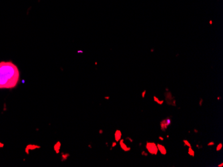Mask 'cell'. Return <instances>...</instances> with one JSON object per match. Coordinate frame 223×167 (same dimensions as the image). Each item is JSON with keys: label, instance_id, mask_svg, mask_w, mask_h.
Returning <instances> with one entry per match:
<instances>
[{"label": "cell", "instance_id": "6da1fadb", "mask_svg": "<svg viewBox=\"0 0 223 167\" xmlns=\"http://www.w3.org/2000/svg\"><path fill=\"white\" fill-rule=\"evenodd\" d=\"M20 79L17 67L12 61L0 62V89H12Z\"/></svg>", "mask_w": 223, "mask_h": 167}, {"label": "cell", "instance_id": "5bb4252c", "mask_svg": "<svg viewBox=\"0 0 223 167\" xmlns=\"http://www.w3.org/2000/svg\"><path fill=\"white\" fill-rule=\"evenodd\" d=\"M142 154L143 155H144V156H147V155H148V154H147V153H145V152H144V151L142 152Z\"/></svg>", "mask_w": 223, "mask_h": 167}, {"label": "cell", "instance_id": "277c9868", "mask_svg": "<svg viewBox=\"0 0 223 167\" xmlns=\"http://www.w3.org/2000/svg\"><path fill=\"white\" fill-rule=\"evenodd\" d=\"M157 147H158V151L161 152V153L162 154H163V155H166V154L167 151H166V148L164 146L162 145V144H157Z\"/></svg>", "mask_w": 223, "mask_h": 167}, {"label": "cell", "instance_id": "7a4b0ae2", "mask_svg": "<svg viewBox=\"0 0 223 167\" xmlns=\"http://www.w3.org/2000/svg\"><path fill=\"white\" fill-rule=\"evenodd\" d=\"M146 149L148 150V153L152 155H157L158 149L157 144L154 143H151V142H147L146 145Z\"/></svg>", "mask_w": 223, "mask_h": 167}, {"label": "cell", "instance_id": "3957f363", "mask_svg": "<svg viewBox=\"0 0 223 167\" xmlns=\"http://www.w3.org/2000/svg\"><path fill=\"white\" fill-rule=\"evenodd\" d=\"M171 122H172V118L170 117H168L166 118H164L161 122V128L162 131H166L169 126L171 125Z\"/></svg>", "mask_w": 223, "mask_h": 167}, {"label": "cell", "instance_id": "8fae6325", "mask_svg": "<svg viewBox=\"0 0 223 167\" xmlns=\"http://www.w3.org/2000/svg\"><path fill=\"white\" fill-rule=\"evenodd\" d=\"M214 144V142H210L209 143H208V146H213Z\"/></svg>", "mask_w": 223, "mask_h": 167}, {"label": "cell", "instance_id": "8992f818", "mask_svg": "<svg viewBox=\"0 0 223 167\" xmlns=\"http://www.w3.org/2000/svg\"><path fill=\"white\" fill-rule=\"evenodd\" d=\"M121 137H122V133L119 130H118V131H116V133H115V139H116V141H119V140L121 139Z\"/></svg>", "mask_w": 223, "mask_h": 167}, {"label": "cell", "instance_id": "9a60e30c", "mask_svg": "<svg viewBox=\"0 0 223 167\" xmlns=\"http://www.w3.org/2000/svg\"><path fill=\"white\" fill-rule=\"evenodd\" d=\"M223 166V163H221V165H218V167H219V166L221 167V166Z\"/></svg>", "mask_w": 223, "mask_h": 167}, {"label": "cell", "instance_id": "7c38bea8", "mask_svg": "<svg viewBox=\"0 0 223 167\" xmlns=\"http://www.w3.org/2000/svg\"><path fill=\"white\" fill-rule=\"evenodd\" d=\"M146 91H144L143 93H142V98H144V96H145V94H146Z\"/></svg>", "mask_w": 223, "mask_h": 167}, {"label": "cell", "instance_id": "30bf717a", "mask_svg": "<svg viewBox=\"0 0 223 167\" xmlns=\"http://www.w3.org/2000/svg\"><path fill=\"white\" fill-rule=\"evenodd\" d=\"M222 144L219 143L217 147V151H220L222 149Z\"/></svg>", "mask_w": 223, "mask_h": 167}, {"label": "cell", "instance_id": "9c48e42d", "mask_svg": "<svg viewBox=\"0 0 223 167\" xmlns=\"http://www.w3.org/2000/svg\"><path fill=\"white\" fill-rule=\"evenodd\" d=\"M183 143H184V145L185 146H188V147H191V144H190V143H189L188 140H183Z\"/></svg>", "mask_w": 223, "mask_h": 167}, {"label": "cell", "instance_id": "2e32d148", "mask_svg": "<svg viewBox=\"0 0 223 167\" xmlns=\"http://www.w3.org/2000/svg\"><path fill=\"white\" fill-rule=\"evenodd\" d=\"M159 139H160V140H164V139H163L162 137H161V136L159 137Z\"/></svg>", "mask_w": 223, "mask_h": 167}, {"label": "cell", "instance_id": "ba28073f", "mask_svg": "<svg viewBox=\"0 0 223 167\" xmlns=\"http://www.w3.org/2000/svg\"><path fill=\"white\" fill-rule=\"evenodd\" d=\"M154 101L155 102H157V103H158V104H160V105H162V104L163 103V102H164V101H159V99L157 97V96H154Z\"/></svg>", "mask_w": 223, "mask_h": 167}, {"label": "cell", "instance_id": "4fadbf2b", "mask_svg": "<svg viewBox=\"0 0 223 167\" xmlns=\"http://www.w3.org/2000/svg\"><path fill=\"white\" fill-rule=\"evenodd\" d=\"M202 99H200V106H202Z\"/></svg>", "mask_w": 223, "mask_h": 167}, {"label": "cell", "instance_id": "5b68a950", "mask_svg": "<svg viewBox=\"0 0 223 167\" xmlns=\"http://www.w3.org/2000/svg\"><path fill=\"white\" fill-rule=\"evenodd\" d=\"M120 146H121V148L123 149L124 151H128L130 150V147H126V144L124 143V140L122 139L120 140Z\"/></svg>", "mask_w": 223, "mask_h": 167}, {"label": "cell", "instance_id": "52a82bcc", "mask_svg": "<svg viewBox=\"0 0 223 167\" xmlns=\"http://www.w3.org/2000/svg\"><path fill=\"white\" fill-rule=\"evenodd\" d=\"M188 153L189 155H191V157H195V151H193V149H192L191 147H189Z\"/></svg>", "mask_w": 223, "mask_h": 167}]
</instances>
